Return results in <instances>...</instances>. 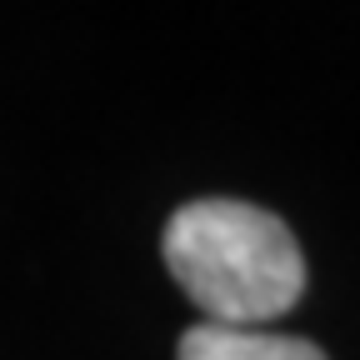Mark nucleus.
<instances>
[{
    "mask_svg": "<svg viewBox=\"0 0 360 360\" xmlns=\"http://www.w3.org/2000/svg\"><path fill=\"white\" fill-rule=\"evenodd\" d=\"M165 270L205 326L260 330L305 295V255L281 215L245 200H191L165 225Z\"/></svg>",
    "mask_w": 360,
    "mask_h": 360,
    "instance_id": "nucleus-1",
    "label": "nucleus"
},
{
    "mask_svg": "<svg viewBox=\"0 0 360 360\" xmlns=\"http://www.w3.org/2000/svg\"><path fill=\"white\" fill-rule=\"evenodd\" d=\"M175 360H330L321 345L276 330H231V326H191L175 345Z\"/></svg>",
    "mask_w": 360,
    "mask_h": 360,
    "instance_id": "nucleus-2",
    "label": "nucleus"
}]
</instances>
